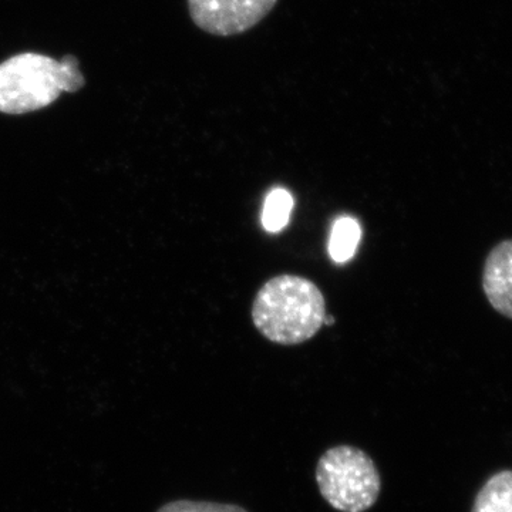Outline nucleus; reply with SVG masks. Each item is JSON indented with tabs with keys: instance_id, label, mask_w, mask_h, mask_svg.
Segmentation results:
<instances>
[{
	"instance_id": "f257e3e1",
	"label": "nucleus",
	"mask_w": 512,
	"mask_h": 512,
	"mask_svg": "<svg viewBox=\"0 0 512 512\" xmlns=\"http://www.w3.org/2000/svg\"><path fill=\"white\" fill-rule=\"evenodd\" d=\"M326 302L318 286L296 275L269 279L252 305V320L262 336L276 345L295 346L318 335Z\"/></svg>"
},
{
	"instance_id": "f03ea898",
	"label": "nucleus",
	"mask_w": 512,
	"mask_h": 512,
	"mask_svg": "<svg viewBox=\"0 0 512 512\" xmlns=\"http://www.w3.org/2000/svg\"><path fill=\"white\" fill-rule=\"evenodd\" d=\"M86 86L79 60L20 53L0 63V113L23 116L52 106L63 93Z\"/></svg>"
},
{
	"instance_id": "7ed1b4c3",
	"label": "nucleus",
	"mask_w": 512,
	"mask_h": 512,
	"mask_svg": "<svg viewBox=\"0 0 512 512\" xmlns=\"http://www.w3.org/2000/svg\"><path fill=\"white\" fill-rule=\"evenodd\" d=\"M323 500L339 512H366L379 500L382 478L375 461L360 448L342 444L329 448L316 466Z\"/></svg>"
},
{
	"instance_id": "20e7f679",
	"label": "nucleus",
	"mask_w": 512,
	"mask_h": 512,
	"mask_svg": "<svg viewBox=\"0 0 512 512\" xmlns=\"http://www.w3.org/2000/svg\"><path fill=\"white\" fill-rule=\"evenodd\" d=\"M191 20L208 35L231 37L254 29L278 0H187Z\"/></svg>"
},
{
	"instance_id": "39448f33",
	"label": "nucleus",
	"mask_w": 512,
	"mask_h": 512,
	"mask_svg": "<svg viewBox=\"0 0 512 512\" xmlns=\"http://www.w3.org/2000/svg\"><path fill=\"white\" fill-rule=\"evenodd\" d=\"M483 289L495 311L512 319V239L495 245L485 259Z\"/></svg>"
},
{
	"instance_id": "423d86ee",
	"label": "nucleus",
	"mask_w": 512,
	"mask_h": 512,
	"mask_svg": "<svg viewBox=\"0 0 512 512\" xmlns=\"http://www.w3.org/2000/svg\"><path fill=\"white\" fill-rule=\"evenodd\" d=\"M471 512H512V470L498 471L485 481Z\"/></svg>"
},
{
	"instance_id": "0eeeda50",
	"label": "nucleus",
	"mask_w": 512,
	"mask_h": 512,
	"mask_svg": "<svg viewBox=\"0 0 512 512\" xmlns=\"http://www.w3.org/2000/svg\"><path fill=\"white\" fill-rule=\"evenodd\" d=\"M362 228L355 218L342 217L333 224L329 238V255L336 264H345L356 254Z\"/></svg>"
},
{
	"instance_id": "6e6552de",
	"label": "nucleus",
	"mask_w": 512,
	"mask_h": 512,
	"mask_svg": "<svg viewBox=\"0 0 512 512\" xmlns=\"http://www.w3.org/2000/svg\"><path fill=\"white\" fill-rule=\"evenodd\" d=\"M293 210V198L284 188H276L266 197L262 225L268 232L282 231L288 225Z\"/></svg>"
},
{
	"instance_id": "1a4fd4ad",
	"label": "nucleus",
	"mask_w": 512,
	"mask_h": 512,
	"mask_svg": "<svg viewBox=\"0 0 512 512\" xmlns=\"http://www.w3.org/2000/svg\"><path fill=\"white\" fill-rule=\"evenodd\" d=\"M156 512H248L235 504L211 503V501L175 500L164 504Z\"/></svg>"
}]
</instances>
